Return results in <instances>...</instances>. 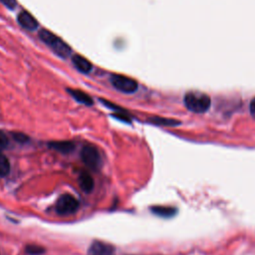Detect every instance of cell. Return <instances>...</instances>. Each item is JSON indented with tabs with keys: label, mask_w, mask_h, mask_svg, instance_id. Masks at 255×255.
Wrapping results in <instances>:
<instances>
[{
	"label": "cell",
	"mask_w": 255,
	"mask_h": 255,
	"mask_svg": "<svg viewBox=\"0 0 255 255\" xmlns=\"http://www.w3.org/2000/svg\"><path fill=\"white\" fill-rule=\"evenodd\" d=\"M39 37L59 57L65 59L71 55V52H72L71 47L65 41H63L61 38H59L52 32L46 29H41L39 32Z\"/></svg>",
	"instance_id": "1"
},
{
	"label": "cell",
	"mask_w": 255,
	"mask_h": 255,
	"mask_svg": "<svg viewBox=\"0 0 255 255\" xmlns=\"http://www.w3.org/2000/svg\"><path fill=\"white\" fill-rule=\"evenodd\" d=\"M183 102L185 107L197 114H202L206 112L210 107V98L202 92L190 91L184 95Z\"/></svg>",
	"instance_id": "2"
},
{
	"label": "cell",
	"mask_w": 255,
	"mask_h": 255,
	"mask_svg": "<svg viewBox=\"0 0 255 255\" xmlns=\"http://www.w3.org/2000/svg\"><path fill=\"white\" fill-rule=\"evenodd\" d=\"M111 83L118 91L126 94L134 93L138 88L135 80L123 75H112Z\"/></svg>",
	"instance_id": "3"
},
{
	"label": "cell",
	"mask_w": 255,
	"mask_h": 255,
	"mask_svg": "<svg viewBox=\"0 0 255 255\" xmlns=\"http://www.w3.org/2000/svg\"><path fill=\"white\" fill-rule=\"evenodd\" d=\"M81 157L84 163L91 169L97 170L102 164V159L99 150L93 145H85L81 151Z\"/></svg>",
	"instance_id": "4"
},
{
	"label": "cell",
	"mask_w": 255,
	"mask_h": 255,
	"mask_svg": "<svg viewBox=\"0 0 255 255\" xmlns=\"http://www.w3.org/2000/svg\"><path fill=\"white\" fill-rule=\"evenodd\" d=\"M79 207L78 200L71 194H63L56 203V210L59 214L68 215L77 211Z\"/></svg>",
	"instance_id": "5"
},
{
	"label": "cell",
	"mask_w": 255,
	"mask_h": 255,
	"mask_svg": "<svg viewBox=\"0 0 255 255\" xmlns=\"http://www.w3.org/2000/svg\"><path fill=\"white\" fill-rule=\"evenodd\" d=\"M17 21L21 27L30 31L36 30L39 26V23L36 20V18L33 15H31L28 11L20 12L17 16Z\"/></svg>",
	"instance_id": "6"
},
{
	"label": "cell",
	"mask_w": 255,
	"mask_h": 255,
	"mask_svg": "<svg viewBox=\"0 0 255 255\" xmlns=\"http://www.w3.org/2000/svg\"><path fill=\"white\" fill-rule=\"evenodd\" d=\"M72 62L74 66L84 74H88L92 71V68H93L92 63L81 55H74L72 58Z\"/></svg>",
	"instance_id": "7"
},
{
	"label": "cell",
	"mask_w": 255,
	"mask_h": 255,
	"mask_svg": "<svg viewBox=\"0 0 255 255\" xmlns=\"http://www.w3.org/2000/svg\"><path fill=\"white\" fill-rule=\"evenodd\" d=\"M68 93L79 103L83 104V105H86V106H91L93 105V100L92 98L84 93L83 91H80V90H75V89H67Z\"/></svg>",
	"instance_id": "8"
},
{
	"label": "cell",
	"mask_w": 255,
	"mask_h": 255,
	"mask_svg": "<svg viewBox=\"0 0 255 255\" xmlns=\"http://www.w3.org/2000/svg\"><path fill=\"white\" fill-rule=\"evenodd\" d=\"M112 254H113V249L110 246L102 242H95L91 246L88 255H112Z\"/></svg>",
	"instance_id": "9"
},
{
	"label": "cell",
	"mask_w": 255,
	"mask_h": 255,
	"mask_svg": "<svg viewBox=\"0 0 255 255\" xmlns=\"http://www.w3.org/2000/svg\"><path fill=\"white\" fill-rule=\"evenodd\" d=\"M49 146L53 149H56L60 152H63V153H68V152H71L75 145L72 141H69V140H62V141H51L49 142Z\"/></svg>",
	"instance_id": "10"
},
{
	"label": "cell",
	"mask_w": 255,
	"mask_h": 255,
	"mask_svg": "<svg viewBox=\"0 0 255 255\" xmlns=\"http://www.w3.org/2000/svg\"><path fill=\"white\" fill-rule=\"evenodd\" d=\"M79 184L84 191L90 192L94 188V179L88 172L83 171L79 176Z\"/></svg>",
	"instance_id": "11"
},
{
	"label": "cell",
	"mask_w": 255,
	"mask_h": 255,
	"mask_svg": "<svg viewBox=\"0 0 255 255\" xmlns=\"http://www.w3.org/2000/svg\"><path fill=\"white\" fill-rule=\"evenodd\" d=\"M10 171V163L8 158L0 153V176H5Z\"/></svg>",
	"instance_id": "12"
},
{
	"label": "cell",
	"mask_w": 255,
	"mask_h": 255,
	"mask_svg": "<svg viewBox=\"0 0 255 255\" xmlns=\"http://www.w3.org/2000/svg\"><path fill=\"white\" fill-rule=\"evenodd\" d=\"M12 134H13V137L15 140L22 142V143L28 141V139H29V137L26 134H24L23 132H13Z\"/></svg>",
	"instance_id": "13"
},
{
	"label": "cell",
	"mask_w": 255,
	"mask_h": 255,
	"mask_svg": "<svg viewBox=\"0 0 255 255\" xmlns=\"http://www.w3.org/2000/svg\"><path fill=\"white\" fill-rule=\"evenodd\" d=\"M8 144V137L4 131L0 130V151L3 150Z\"/></svg>",
	"instance_id": "14"
},
{
	"label": "cell",
	"mask_w": 255,
	"mask_h": 255,
	"mask_svg": "<svg viewBox=\"0 0 255 255\" xmlns=\"http://www.w3.org/2000/svg\"><path fill=\"white\" fill-rule=\"evenodd\" d=\"M0 2L9 9H14L17 5L16 0H0Z\"/></svg>",
	"instance_id": "15"
},
{
	"label": "cell",
	"mask_w": 255,
	"mask_h": 255,
	"mask_svg": "<svg viewBox=\"0 0 255 255\" xmlns=\"http://www.w3.org/2000/svg\"><path fill=\"white\" fill-rule=\"evenodd\" d=\"M249 111H250V114H251L252 118L255 119V97L251 100V103H250V106H249Z\"/></svg>",
	"instance_id": "16"
},
{
	"label": "cell",
	"mask_w": 255,
	"mask_h": 255,
	"mask_svg": "<svg viewBox=\"0 0 255 255\" xmlns=\"http://www.w3.org/2000/svg\"><path fill=\"white\" fill-rule=\"evenodd\" d=\"M28 251H29L31 254H34L35 252L39 254V253L41 252V249H40V248H38V247H35V246H33V247H29Z\"/></svg>",
	"instance_id": "17"
}]
</instances>
